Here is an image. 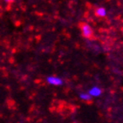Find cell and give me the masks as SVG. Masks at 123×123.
<instances>
[{"label":"cell","mask_w":123,"mask_h":123,"mask_svg":"<svg viewBox=\"0 0 123 123\" xmlns=\"http://www.w3.org/2000/svg\"><path fill=\"white\" fill-rule=\"evenodd\" d=\"M94 14H95L96 16H98V17H100V18H103V17H105L106 15H107V11H106V9L104 7L100 6V7L95 8Z\"/></svg>","instance_id":"cell-3"},{"label":"cell","mask_w":123,"mask_h":123,"mask_svg":"<svg viewBox=\"0 0 123 123\" xmlns=\"http://www.w3.org/2000/svg\"><path fill=\"white\" fill-rule=\"evenodd\" d=\"M46 81L49 85L50 86H59L63 85V80H62L60 77L58 76H55V75H50V76H48L46 78Z\"/></svg>","instance_id":"cell-2"},{"label":"cell","mask_w":123,"mask_h":123,"mask_svg":"<svg viewBox=\"0 0 123 123\" xmlns=\"http://www.w3.org/2000/svg\"><path fill=\"white\" fill-rule=\"evenodd\" d=\"M14 0H5V2H6L7 4H12Z\"/></svg>","instance_id":"cell-6"},{"label":"cell","mask_w":123,"mask_h":123,"mask_svg":"<svg viewBox=\"0 0 123 123\" xmlns=\"http://www.w3.org/2000/svg\"><path fill=\"white\" fill-rule=\"evenodd\" d=\"M79 29L81 31V34L86 39H91L93 36V30L87 23H80Z\"/></svg>","instance_id":"cell-1"},{"label":"cell","mask_w":123,"mask_h":123,"mask_svg":"<svg viewBox=\"0 0 123 123\" xmlns=\"http://www.w3.org/2000/svg\"><path fill=\"white\" fill-rule=\"evenodd\" d=\"M79 97H80V99L84 100V101H89V100H91V98H92V96L90 95L89 93H86V92L80 93Z\"/></svg>","instance_id":"cell-5"},{"label":"cell","mask_w":123,"mask_h":123,"mask_svg":"<svg viewBox=\"0 0 123 123\" xmlns=\"http://www.w3.org/2000/svg\"><path fill=\"white\" fill-rule=\"evenodd\" d=\"M90 95L93 96V97H97V96H100L102 94V90L99 88V87H97V86H93L92 88L89 90V92H88Z\"/></svg>","instance_id":"cell-4"}]
</instances>
